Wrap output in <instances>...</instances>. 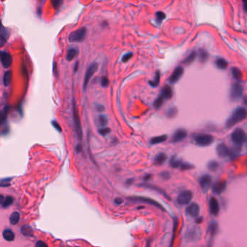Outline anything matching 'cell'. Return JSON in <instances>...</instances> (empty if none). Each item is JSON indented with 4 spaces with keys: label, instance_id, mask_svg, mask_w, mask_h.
<instances>
[{
    "label": "cell",
    "instance_id": "17",
    "mask_svg": "<svg viewBox=\"0 0 247 247\" xmlns=\"http://www.w3.org/2000/svg\"><path fill=\"white\" fill-rule=\"evenodd\" d=\"M225 188H226V182L225 181H219L214 185L212 187V191L215 194H220L225 190Z\"/></svg>",
    "mask_w": 247,
    "mask_h": 247
},
{
    "label": "cell",
    "instance_id": "9",
    "mask_svg": "<svg viewBox=\"0 0 247 247\" xmlns=\"http://www.w3.org/2000/svg\"><path fill=\"white\" fill-rule=\"evenodd\" d=\"M193 198V193L191 191L186 190L181 192L177 198V202L180 205H186L191 202Z\"/></svg>",
    "mask_w": 247,
    "mask_h": 247
},
{
    "label": "cell",
    "instance_id": "16",
    "mask_svg": "<svg viewBox=\"0 0 247 247\" xmlns=\"http://www.w3.org/2000/svg\"><path fill=\"white\" fill-rule=\"evenodd\" d=\"M217 153L220 157H225L228 156L230 154V150L228 147L226 146L224 143H221L217 145Z\"/></svg>",
    "mask_w": 247,
    "mask_h": 247
},
{
    "label": "cell",
    "instance_id": "20",
    "mask_svg": "<svg viewBox=\"0 0 247 247\" xmlns=\"http://www.w3.org/2000/svg\"><path fill=\"white\" fill-rule=\"evenodd\" d=\"M2 236L7 241H13L15 239L14 233L9 229H5L2 233Z\"/></svg>",
    "mask_w": 247,
    "mask_h": 247
},
{
    "label": "cell",
    "instance_id": "45",
    "mask_svg": "<svg viewBox=\"0 0 247 247\" xmlns=\"http://www.w3.org/2000/svg\"><path fill=\"white\" fill-rule=\"evenodd\" d=\"M109 79L105 76H103L101 79V85L103 86V87H107V86H109Z\"/></svg>",
    "mask_w": 247,
    "mask_h": 247
},
{
    "label": "cell",
    "instance_id": "42",
    "mask_svg": "<svg viewBox=\"0 0 247 247\" xmlns=\"http://www.w3.org/2000/svg\"><path fill=\"white\" fill-rule=\"evenodd\" d=\"M133 57V53H127L125 54V55H124L122 57V61L123 62V63H127L128 61H129V60L131 59V57Z\"/></svg>",
    "mask_w": 247,
    "mask_h": 247
},
{
    "label": "cell",
    "instance_id": "56",
    "mask_svg": "<svg viewBox=\"0 0 247 247\" xmlns=\"http://www.w3.org/2000/svg\"><path fill=\"white\" fill-rule=\"evenodd\" d=\"M133 179H130V180H128V181H127V183L128 182V185H130V184H132L131 182H133Z\"/></svg>",
    "mask_w": 247,
    "mask_h": 247
},
{
    "label": "cell",
    "instance_id": "59",
    "mask_svg": "<svg viewBox=\"0 0 247 247\" xmlns=\"http://www.w3.org/2000/svg\"><path fill=\"white\" fill-rule=\"evenodd\" d=\"M244 103H245V104H247V96H246V97H245V99H244Z\"/></svg>",
    "mask_w": 247,
    "mask_h": 247
},
{
    "label": "cell",
    "instance_id": "46",
    "mask_svg": "<svg viewBox=\"0 0 247 247\" xmlns=\"http://www.w3.org/2000/svg\"><path fill=\"white\" fill-rule=\"evenodd\" d=\"M217 225L215 223V222H213L212 224H211V225H210L211 234L215 235L216 233V232H217Z\"/></svg>",
    "mask_w": 247,
    "mask_h": 247
},
{
    "label": "cell",
    "instance_id": "23",
    "mask_svg": "<svg viewBox=\"0 0 247 247\" xmlns=\"http://www.w3.org/2000/svg\"><path fill=\"white\" fill-rule=\"evenodd\" d=\"M167 160V155L165 153H160L155 157L154 164L157 165H161L164 164V162Z\"/></svg>",
    "mask_w": 247,
    "mask_h": 247
},
{
    "label": "cell",
    "instance_id": "37",
    "mask_svg": "<svg viewBox=\"0 0 247 247\" xmlns=\"http://www.w3.org/2000/svg\"><path fill=\"white\" fill-rule=\"evenodd\" d=\"M170 165L172 168H178V167L181 166V162L180 160H177V159H176L175 157H173L172 158V160H170Z\"/></svg>",
    "mask_w": 247,
    "mask_h": 247
},
{
    "label": "cell",
    "instance_id": "53",
    "mask_svg": "<svg viewBox=\"0 0 247 247\" xmlns=\"http://www.w3.org/2000/svg\"><path fill=\"white\" fill-rule=\"evenodd\" d=\"M76 149L77 152H81V149H82V146H81V145H80V144L77 145V146H76Z\"/></svg>",
    "mask_w": 247,
    "mask_h": 247
},
{
    "label": "cell",
    "instance_id": "22",
    "mask_svg": "<svg viewBox=\"0 0 247 247\" xmlns=\"http://www.w3.org/2000/svg\"><path fill=\"white\" fill-rule=\"evenodd\" d=\"M215 65L217 66V68H218L219 69L221 70H225L226 69L227 67H228V63L225 59L223 58H217V60H215Z\"/></svg>",
    "mask_w": 247,
    "mask_h": 247
},
{
    "label": "cell",
    "instance_id": "33",
    "mask_svg": "<svg viewBox=\"0 0 247 247\" xmlns=\"http://www.w3.org/2000/svg\"><path fill=\"white\" fill-rule=\"evenodd\" d=\"M13 201H14L13 198L10 197V196H8V197H7L5 199L3 200V202H1V207H2L3 208H7V207H8L9 205H11V204H12Z\"/></svg>",
    "mask_w": 247,
    "mask_h": 247
},
{
    "label": "cell",
    "instance_id": "47",
    "mask_svg": "<svg viewBox=\"0 0 247 247\" xmlns=\"http://www.w3.org/2000/svg\"><path fill=\"white\" fill-rule=\"evenodd\" d=\"M52 125H53V127L55 128V129H56L57 131L62 132L61 126H60V125L58 123V122H57V121H52Z\"/></svg>",
    "mask_w": 247,
    "mask_h": 247
},
{
    "label": "cell",
    "instance_id": "12",
    "mask_svg": "<svg viewBox=\"0 0 247 247\" xmlns=\"http://www.w3.org/2000/svg\"><path fill=\"white\" fill-rule=\"evenodd\" d=\"M1 63L4 68H8L11 66L12 63V58L10 54L8 52L1 51Z\"/></svg>",
    "mask_w": 247,
    "mask_h": 247
},
{
    "label": "cell",
    "instance_id": "49",
    "mask_svg": "<svg viewBox=\"0 0 247 247\" xmlns=\"http://www.w3.org/2000/svg\"><path fill=\"white\" fill-rule=\"evenodd\" d=\"M36 247H48V246L44 241H38L36 243Z\"/></svg>",
    "mask_w": 247,
    "mask_h": 247
},
{
    "label": "cell",
    "instance_id": "18",
    "mask_svg": "<svg viewBox=\"0 0 247 247\" xmlns=\"http://www.w3.org/2000/svg\"><path fill=\"white\" fill-rule=\"evenodd\" d=\"M9 36V30L4 26H1V32H0V40H1V46L4 45Z\"/></svg>",
    "mask_w": 247,
    "mask_h": 247
},
{
    "label": "cell",
    "instance_id": "43",
    "mask_svg": "<svg viewBox=\"0 0 247 247\" xmlns=\"http://www.w3.org/2000/svg\"><path fill=\"white\" fill-rule=\"evenodd\" d=\"M178 227V221L176 220H175V222H174V226H173V238H172L171 239V244H170V247H172L173 244V242H174V239H175V235H176V228H177Z\"/></svg>",
    "mask_w": 247,
    "mask_h": 247
},
{
    "label": "cell",
    "instance_id": "5",
    "mask_svg": "<svg viewBox=\"0 0 247 247\" xmlns=\"http://www.w3.org/2000/svg\"><path fill=\"white\" fill-rule=\"evenodd\" d=\"M86 28L85 27L81 28L78 30L74 31L72 33H70L69 36V41L70 42H82L83 39L86 37Z\"/></svg>",
    "mask_w": 247,
    "mask_h": 247
},
{
    "label": "cell",
    "instance_id": "40",
    "mask_svg": "<svg viewBox=\"0 0 247 247\" xmlns=\"http://www.w3.org/2000/svg\"><path fill=\"white\" fill-rule=\"evenodd\" d=\"M219 164L216 161H212L208 164V168L209 170L212 171H215L218 168Z\"/></svg>",
    "mask_w": 247,
    "mask_h": 247
},
{
    "label": "cell",
    "instance_id": "29",
    "mask_svg": "<svg viewBox=\"0 0 247 247\" xmlns=\"http://www.w3.org/2000/svg\"><path fill=\"white\" fill-rule=\"evenodd\" d=\"M21 233L26 236H32L33 235V230L28 225H24L21 227Z\"/></svg>",
    "mask_w": 247,
    "mask_h": 247
},
{
    "label": "cell",
    "instance_id": "58",
    "mask_svg": "<svg viewBox=\"0 0 247 247\" xmlns=\"http://www.w3.org/2000/svg\"><path fill=\"white\" fill-rule=\"evenodd\" d=\"M146 247H150V241H149L148 242H147Z\"/></svg>",
    "mask_w": 247,
    "mask_h": 247
},
{
    "label": "cell",
    "instance_id": "52",
    "mask_svg": "<svg viewBox=\"0 0 247 247\" xmlns=\"http://www.w3.org/2000/svg\"><path fill=\"white\" fill-rule=\"evenodd\" d=\"M96 109H97L98 111H103L104 110V107H103L102 105H101V104H99V105L96 106Z\"/></svg>",
    "mask_w": 247,
    "mask_h": 247
},
{
    "label": "cell",
    "instance_id": "34",
    "mask_svg": "<svg viewBox=\"0 0 247 247\" xmlns=\"http://www.w3.org/2000/svg\"><path fill=\"white\" fill-rule=\"evenodd\" d=\"M9 106L6 105V106H4V109H3L2 111H1V124L5 122L7 116V113H8V112H9Z\"/></svg>",
    "mask_w": 247,
    "mask_h": 247
},
{
    "label": "cell",
    "instance_id": "38",
    "mask_svg": "<svg viewBox=\"0 0 247 247\" xmlns=\"http://www.w3.org/2000/svg\"><path fill=\"white\" fill-rule=\"evenodd\" d=\"M99 124L101 125V126H103L104 128V126H106V125H107V122H108V120H107V117H106L105 115H100L99 117Z\"/></svg>",
    "mask_w": 247,
    "mask_h": 247
},
{
    "label": "cell",
    "instance_id": "24",
    "mask_svg": "<svg viewBox=\"0 0 247 247\" xmlns=\"http://www.w3.org/2000/svg\"><path fill=\"white\" fill-rule=\"evenodd\" d=\"M167 138H168V136H167L166 135H162L159 136L154 137V138H152L151 141H150V144L152 145H154L160 143H162V142H164L167 140Z\"/></svg>",
    "mask_w": 247,
    "mask_h": 247
},
{
    "label": "cell",
    "instance_id": "26",
    "mask_svg": "<svg viewBox=\"0 0 247 247\" xmlns=\"http://www.w3.org/2000/svg\"><path fill=\"white\" fill-rule=\"evenodd\" d=\"M20 213L17 212H14L11 214L10 217H9V222L12 225H16L20 221Z\"/></svg>",
    "mask_w": 247,
    "mask_h": 247
},
{
    "label": "cell",
    "instance_id": "7",
    "mask_svg": "<svg viewBox=\"0 0 247 247\" xmlns=\"http://www.w3.org/2000/svg\"><path fill=\"white\" fill-rule=\"evenodd\" d=\"M128 199H130V201H133V202H142V203H146V204H151V205L152 206H154V207L160 209L161 210L165 211V209L162 207V205L160 204V203L156 202V201L154 200V199H150V198L143 197H128Z\"/></svg>",
    "mask_w": 247,
    "mask_h": 247
},
{
    "label": "cell",
    "instance_id": "8",
    "mask_svg": "<svg viewBox=\"0 0 247 247\" xmlns=\"http://www.w3.org/2000/svg\"><path fill=\"white\" fill-rule=\"evenodd\" d=\"M243 88L240 83H235L232 85L231 89H230V98L233 100H238L243 95Z\"/></svg>",
    "mask_w": 247,
    "mask_h": 247
},
{
    "label": "cell",
    "instance_id": "51",
    "mask_svg": "<svg viewBox=\"0 0 247 247\" xmlns=\"http://www.w3.org/2000/svg\"><path fill=\"white\" fill-rule=\"evenodd\" d=\"M122 199H120V198H116L115 199H114V203H115L116 204H117V205H120L122 203Z\"/></svg>",
    "mask_w": 247,
    "mask_h": 247
},
{
    "label": "cell",
    "instance_id": "10",
    "mask_svg": "<svg viewBox=\"0 0 247 247\" xmlns=\"http://www.w3.org/2000/svg\"><path fill=\"white\" fill-rule=\"evenodd\" d=\"M184 68L181 66H178L176 69L174 70V71L173 72V73L171 74L170 77L169 78V81L171 83H177L178 81L180 80V78H181L184 74Z\"/></svg>",
    "mask_w": 247,
    "mask_h": 247
},
{
    "label": "cell",
    "instance_id": "3",
    "mask_svg": "<svg viewBox=\"0 0 247 247\" xmlns=\"http://www.w3.org/2000/svg\"><path fill=\"white\" fill-rule=\"evenodd\" d=\"M231 140L237 146H241L246 141V133L241 128H236L231 134Z\"/></svg>",
    "mask_w": 247,
    "mask_h": 247
},
{
    "label": "cell",
    "instance_id": "39",
    "mask_svg": "<svg viewBox=\"0 0 247 247\" xmlns=\"http://www.w3.org/2000/svg\"><path fill=\"white\" fill-rule=\"evenodd\" d=\"M165 17H166V15H165V14L163 12H160H160L156 13V20L158 23H160L165 18Z\"/></svg>",
    "mask_w": 247,
    "mask_h": 247
},
{
    "label": "cell",
    "instance_id": "4",
    "mask_svg": "<svg viewBox=\"0 0 247 247\" xmlns=\"http://www.w3.org/2000/svg\"><path fill=\"white\" fill-rule=\"evenodd\" d=\"M98 70V64L96 63H92L91 65L88 67L87 70H86V74H85L84 80H83V89L86 90L87 88L88 84H89L90 79L91 77L95 74V73Z\"/></svg>",
    "mask_w": 247,
    "mask_h": 247
},
{
    "label": "cell",
    "instance_id": "31",
    "mask_svg": "<svg viewBox=\"0 0 247 247\" xmlns=\"http://www.w3.org/2000/svg\"><path fill=\"white\" fill-rule=\"evenodd\" d=\"M232 75H233V78H234L235 79L238 80V81L241 80L242 78V77H243L241 71L237 68H232Z\"/></svg>",
    "mask_w": 247,
    "mask_h": 247
},
{
    "label": "cell",
    "instance_id": "55",
    "mask_svg": "<svg viewBox=\"0 0 247 247\" xmlns=\"http://www.w3.org/2000/svg\"><path fill=\"white\" fill-rule=\"evenodd\" d=\"M243 3V7H244L245 10L247 11V1H244Z\"/></svg>",
    "mask_w": 247,
    "mask_h": 247
},
{
    "label": "cell",
    "instance_id": "27",
    "mask_svg": "<svg viewBox=\"0 0 247 247\" xmlns=\"http://www.w3.org/2000/svg\"><path fill=\"white\" fill-rule=\"evenodd\" d=\"M160 73L159 71L156 72V74H155V77L152 81H149V85L152 87H157L158 86V85L160 84Z\"/></svg>",
    "mask_w": 247,
    "mask_h": 247
},
{
    "label": "cell",
    "instance_id": "28",
    "mask_svg": "<svg viewBox=\"0 0 247 247\" xmlns=\"http://www.w3.org/2000/svg\"><path fill=\"white\" fill-rule=\"evenodd\" d=\"M196 57H197V53H196V52H192L190 55L183 61V63L186 64V65H190L191 63H192L195 60Z\"/></svg>",
    "mask_w": 247,
    "mask_h": 247
},
{
    "label": "cell",
    "instance_id": "1",
    "mask_svg": "<svg viewBox=\"0 0 247 247\" xmlns=\"http://www.w3.org/2000/svg\"><path fill=\"white\" fill-rule=\"evenodd\" d=\"M247 117V109L244 107L235 109L226 122V127L231 128Z\"/></svg>",
    "mask_w": 247,
    "mask_h": 247
},
{
    "label": "cell",
    "instance_id": "41",
    "mask_svg": "<svg viewBox=\"0 0 247 247\" xmlns=\"http://www.w3.org/2000/svg\"><path fill=\"white\" fill-rule=\"evenodd\" d=\"M12 178H4V179L1 180V187H6V186H9V183H10Z\"/></svg>",
    "mask_w": 247,
    "mask_h": 247
},
{
    "label": "cell",
    "instance_id": "44",
    "mask_svg": "<svg viewBox=\"0 0 247 247\" xmlns=\"http://www.w3.org/2000/svg\"><path fill=\"white\" fill-rule=\"evenodd\" d=\"M111 131V130L108 128H100L99 130V134H101V136H106L107 135L108 133H109V132Z\"/></svg>",
    "mask_w": 247,
    "mask_h": 247
},
{
    "label": "cell",
    "instance_id": "21",
    "mask_svg": "<svg viewBox=\"0 0 247 247\" xmlns=\"http://www.w3.org/2000/svg\"><path fill=\"white\" fill-rule=\"evenodd\" d=\"M12 78V73L11 70H7L4 73V76H3V83L4 86H8L11 83Z\"/></svg>",
    "mask_w": 247,
    "mask_h": 247
},
{
    "label": "cell",
    "instance_id": "48",
    "mask_svg": "<svg viewBox=\"0 0 247 247\" xmlns=\"http://www.w3.org/2000/svg\"><path fill=\"white\" fill-rule=\"evenodd\" d=\"M52 5H53L54 7L55 8V9H58V8L60 7V6H61V4H63V1H52Z\"/></svg>",
    "mask_w": 247,
    "mask_h": 247
},
{
    "label": "cell",
    "instance_id": "6",
    "mask_svg": "<svg viewBox=\"0 0 247 247\" xmlns=\"http://www.w3.org/2000/svg\"><path fill=\"white\" fill-rule=\"evenodd\" d=\"M194 140L199 146H206L213 143L214 138L212 136L209 134H199L196 136Z\"/></svg>",
    "mask_w": 247,
    "mask_h": 247
},
{
    "label": "cell",
    "instance_id": "19",
    "mask_svg": "<svg viewBox=\"0 0 247 247\" xmlns=\"http://www.w3.org/2000/svg\"><path fill=\"white\" fill-rule=\"evenodd\" d=\"M162 94L164 96L165 99H171L173 97V90H172V88L170 86H168V85L165 86L162 90Z\"/></svg>",
    "mask_w": 247,
    "mask_h": 247
},
{
    "label": "cell",
    "instance_id": "25",
    "mask_svg": "<svg viewBox=\"0 0 247 247\" xmlns=\"http://www.w3.org/2000/svg\"><path fill=\"white\" fill-rule=\"evenodd\" d=\"M78 53V50L76 48H70V50H68V53H67L66 59L68 61H71L73 59L75 58L77 56Z\"/></svg>",
    "mask_w": 247,
    "mask_h": 247
},
{
    "label": "cell",
    "instance_id": "35",
    "mask_svg": "<svg viewBox=\"0 0 247 247\" xmlns=\"http://www.w3.org/2000/svg\"><path fill=\"white\" fill-rule=\"evenodd\" d=\"M140 186H143V187H144V188H149V189H153V190L158 191V192H160V193H161V194H162V195H164L165 197H166V198H168V199H170V198L166 195V194H165L164 191H162L161 189H159V188L156 187V186H152V185H149V184H144L140 185Z\"/></svg>",
    "mask_w": 247,
    "mask_h": 247
},
{
    "label": "cell",
    "instance_id": "14",
    "mask_svg": "<svg viewBox=\"0 0 247 247\" xmlns=\"http://www.w3.org/2000/svg\"><path fill=\"white\" fill-rule=\"evenodd\" d=\"M199 184L204 191H207L212 184V178L209 175H204L201 177L199 181Z\"/></svg>",
    "mask_w": 247,
    "mask_h": 247
},
{
    "label": "cell",
    "instance_id": "50",
    "mask_svg": "<svg viewBox=\"0 0 247 247\" xmlns=\"http://www.w3.org/2000/svg\"><path fill=\"white\" fill-rule=\"evenodd\" d=\"M191 168H193V167L189 164H183L181 165V168H182L183 170H188L190 169Z\"/></svg>",
    "mask_w": 247,
    "mask_h": 247
},
{
    "label": "cell",
    "instance_id": "30",
    "mask_svg": "<svg viewBox=\"0 0 247 247\" xmlns=\"http://www.w3.org/2000/svg\"><path fill=\"white\" fill-rule=\"evenodd\" d=\"M164 100H165V97L162 96V94H161L157 98L156 100L154 101V107L156 108V109H159V108H160L162 107V105L163 104V103H164Z\"/></svg>",
    "mask_w": 247,
    "mask_h": 247
},
{
    "label": "cell",
    "instance_id": "2",
    "mask_svg": "<svg viewBox=\"0 0 247 247\" xmlns=\"http://www.w3.org/2000/svg\"><path fill=\"white\" fill-rule=\"evenodd\" d=\"M73 119H74L75 126H76V134L78 138L80 140L82 139L83 133H82V128H81V119H80L79 114H78V109L76 107V103L75 102V99H73Z\"/></svg>",
    "mask_w": 247,
    "mask_h": 247
},
{
    "label": "cell",
    "instance_id": "15",
    "mask_svg": "<svg viewBox=\"0 0 247 247\" xmlns=\"http://www.w3.org/2000/svg\"><path fill=\"white\" fill-rule=\"evenodd\" d=\"M209 209L212 215H217L220 212V205H219L218 201L215 197L211 198L209 201Z\"/></svg>",
    "mask_w": 247,
    "mask_h": 247
},
{
    "label": "cell",
    "instance_id": "13",
    "mask_svg": "<svg viewBox=\"0 0 247 247\" xmlns=\"http://www.w3.org/2000/svg\"><path fill=\"white\" fill-rule=\"evenodd\" d=\"M200 208L197 203H192L186 208V213L192 217H196L199 215Z\"/></svg>",
    "mask_w": 247,
    "mask_h": 247
},
{
    "label": "cell",
    "instance_id": "57",
    "mask_svg": "<svg viewBox=\"0 0 247 247\" xmlns=\"http://www.w3.org/2000/svg\"><path fill=\"white\" fill-rule=\"evenodd\" d=\"M150 177H151V176H150V175H147L146 177L144 178V180H145V181H146V180H148Z\"/></svg>",
    "mask_w": 247,
    "mask_h": 247
},
{
    "label": "cell",
    "instance_id": "32",
    "mask_svg": "<svg viewBox=\"0 0 247 247\" xmlns=\"http://www.w3.org/2000/svg\"><path fill=\"white\" fill-rule=\"evenodd\" d=\"M209 58V54L207 51L202 50L200 51V53H199V61L201 63H204L205 62L207 61Z\"/></svg>",
    "mask_w": 247,
    "mask_h": 247
},
{
    "label": "cell",
    "instance_id": "54",
    "mask_svg": "<svg viewBox=\"0 0 247 247\" xmlns=\"http://www.w3.org/2000/svg\"><path fill=\"white\" fill-rule=\"evenodd\" d=\"M162 176L165 178H169V174H168V173H163L162 174Z\"/></svg>",
    "mask_w": 247,
    "mask_h": 247
},
{
    "label": "cell",
    "instance_id": "11",
    "mask_svg": "<svg viewBox=\"0 0 247 247\" xmlns=\"http://www.w3.org/2000/svg\"><path fill=\"white\" fill-rule=\"evenodd\" d=\"M187 131L185 129L180 128L178 129L174 133H173V136H172V142L173 143H177L183 141L187 136Z\"/></svg>",
    "mask_w": 247,
    "mask_h": 247
},
{
    "label": "cell",
    "instance_id": "36",
    "mask_svg": "<svg viewBox=\"0 0 247 247\" xmlns=\"http://www.w3.org/2000/svg\"><path fill=\"white\" fill-rule=\"evenodd\" d=\"M177 112H178V111L176 108L172 107V108H170V109L167 111L166 114L168 117H173L177 114Z\"/></svg>",
    "mask_w": 247,
    "mask_h": 247
}]
</instances>
